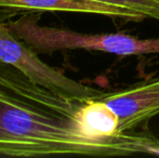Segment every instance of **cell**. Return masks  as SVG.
<instances>
[{
	"mask_svg": "<svg viewBox=\"0 0 159 158\" xmlns=\"http://www.w3.org/2000/svg\"><path fill=\"white\" fill-rule=\"evenodd\" d=\"M40 12H25L3 22L6 28L37 54L62 50H88L120 56L159 53V38L141 39L125 33L84 34L39 24Z\"/></svg>",
	"mask_w": 159,
	"mask_h": 158,
	"instance_id": "cell-2",
	"label": "cell"
},
{
	"mask_svg": "<svg viewBox=\"0 0 159 158\" xmlns=\"http://www.w3.org/2000/svg\"><path fill=\"white\" fill-rule=\"evenodd\" d=\"M103 3L127 8L145 16L159 21V0H93Z\"/></svg>",
	"mask_w": 159,
	"mask_h": 158,
	"instance_id": "cell-6",
	"label": "cell"
},
{
	"mask_svg": "<svg viewBox=\"0 0 159 158\" xmlns=\"http://www.w3.org/2000/svg\"><path fill=\"white\" fill-rule=\"evenodd\" d=\"M16 13L0 8V60L20 68L34 81L51 91L70 99L88 101L98 99L103 91L86 86L69 78L59 68L46 64L22 40L11 34L3 22L14 17Z\"/></svg>",
	"mask_w": 159,
	"mask_h": 158,
	"instance_id": "cell-3",
	"label": "cell"
},
{
	"mask_svg": "<svg viewBox=\"0 0 159 158\" xmlns=\"http://www.w3.org/2000/svg\"><path fill=\"white\" fill-rule=\"evenodd\" d=\"M98 99L118 115L120 132H129L159 115V76L104 92Z\"/></svg>",
	"mask_w": 159,
	"mask_h": 158,
	"instance_id": "cell-4",
	"label": "cell"
},
{
	"mask_svg": "<svg viewBox=\"0 0 159 158\" xmlns=\"http://www.w3.org/2000/svg\"><path fill=\"white\" fill-rule=\"evenodd\" d=\"M84 102L53 92L0 60V156H117L147 153L158 144L135 132L114 141L92 139L79 119Z\"/></svg>",
	"mask_w": 159,
	"mask_h": 158,
	"instance_id": "cell-1",
	"label": "cell"
},
{
	"mask_svg": "<svg viewBox=\"0 0 159 158\" xmlns=\"http://www.w3.org/2000/svg\"><path fill=\"white\" fill-rule=\"evenodd\" d=\"M0 8L17 14L25 12H76L105 15L128 22H141L145 16L127 8L93 0H0Z\"/></svg>",
	"mask_w": 159,
	"mask_h": 158,
	"instance_id": "cell-5",
	"label": "cell"
},
{
	"mask_svg": "<svg viewBox=\"0 0 159 158\" xmlns=\"http://www.w3.org/2000/svg\"><path fill=\"white\" fill-rule=\"evenodd\" d=\"M147 153H152V154L159 155V144L149 145L148 147H147Z\"/></svg>",
	"mask_w": 159,
	"mask_h": 158,
	"instance_id": "cell-7",
	"label": "cell"
}]
</instances>
